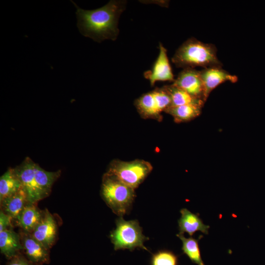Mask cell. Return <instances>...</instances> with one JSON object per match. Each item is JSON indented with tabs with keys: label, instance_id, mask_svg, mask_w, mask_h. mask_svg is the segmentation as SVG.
I'll return each instance as SVG.
<instances>
[{
	"label": "cell",
	"instance_id": "1",
	"mask_svg": "<svg viewBox=\"0 0 265 265\" xmlns=\"http://www.w3.org/2000/svg\"><path fill=\"white\" fill-rule=\"evenodd\" d=\"M71 1L77 9V25L82 35L98 43L117 39L119 33V19L126 9V0H111L102 7L93 10L83 9Z\"/></svg>",
	"mask_w": 265,
	"mask_h": 265
},
{
	"label": "cell",
	"instance_id": "2",
	"mask_svg": "<svg viewBox=\"0 0 265 265\" xmlns=\"http://www.w3.org/2000/svg\"><path fill=\"white\" fill-rule=\"evenodd\" d=\"M172 62L178 68H205L222 67V64L217 56L216 47L204 43L195 38H190L184 42L172 58Z\"/></svg>",
	"mask_w": 265,
	"mask_h": 265
},
{
	"label": "cell",
	"instance_id": "3",
	"mask_svg": "<svg viewBox=\"0 0 265 265\" xmlns=\"http://www.w3.org/2000/svg\"><path fill=\"white\" fill-rule=\"evenodd\" d=\"M101 194L112 211L120 217L130 212L135 197L134 189L106 173L103 178Z\"/></svg>",
	"mask_w": 265,
	"mask_h": 265
},
{
	"label": "cell",
	"instance_id": "4",
	"mask_svg": "<svg viewBox=\"0 0 265 265\" xmlns=\"http://www.w3.org/2000/svg\"><path fill=\"white\" fill-rule=\"evenodd\" d=\"M116 228L110 233V238L115 250L140 248L149 251L144 242L149 238L142 233L137 220L126 221L120 217L116 220Z\"/></svg>",
	"mask_w": 265,
	"mask_h": 265
},
{
	"label": "cell",
	"instance_id": "5",
	"mask_svg": "<svg viewBox=\"0 0 265 265\" xmlns=\"http://www.w3.org/2000/svg\"><path fill=\"white\" fill-rule=\"evenodd\" d=\"M152 168L150 163L142 159L130 161L114 160L106 173L135 189L147 177Z\"/></svg>",
	"mask_w": 265,
	"mask_h": 265
},
{
	"label": "cell",
	"instance_id": "6",
	"mask_svg": "<svg viewBox=\"0 0 265 265\" xmlns=\"http://www.w3.org/2000/svg\"><path fill=\"white\" fill-rule=\"evenodd\" d=\"M140 114L144 118H157L171 106L170 96L164 86L156 88L139 97L135 103Z\"/></svg>",
	"mask_w": 265,
	"mask_h": 265
},
{
	"label": "cell",
	"instance_id": "7",
	"mask_svg": "<svg viewBox=\"0 0 265 265\" xmlns=\"http://www.w3.org/2000/svg\"><path fill=\"white\" fill-rule=\"evenodd\" d=\"M35 164L30 158L27 157L20 165L14 168L22 187L27 194L28 201L31 204H36L44 199L35 181Z\"/></svg>",
	"mask_w": 265,
	"mask_h": 265
},
{
	"label": "cell",
	"instance_id": "8",
	"mask_svg": "<svg viewBox=\"0 0 265 265\" xmlns=\"http://www.w3.org/2000/svg\"><path fill=\"white\" fill-rule=\"evenodd\" d=\"M159 53L152 68L144 73V77L150 81L152 86L157 81L175 80L167 50L161 43H159Z\"/></svg>",
	"mask_w": 265,
	"mask_h": 265
},
{
	"label": "cell",
	"instance_id": "9",
	"mask_svg": "<svg viewBox=\"0 0 265 265\" xmlns=\"http://www.w3.org/2000/svg\"><path fill=\"white\" fill-rule=\"evenodd\" d=\"M173 84L204 102V85L200 71L194 68L184 69L175 79Z\"/></svg>",
	"mask_w": 265,
	"mask_h": 265
},
{
	"label": "cell",
	"instance_id": "10",
	"mask_svg": "<svg viewBox=\"0 0 265 265\" xmlns=\"http://www.w3.org/2000/svg\"><path fill=\"white\" fill-rule=\"evenodd\" d=\"M27 259L34 265L50 263L49 250L36 239L30 233L23 231L19 234Z\"/></svg>",
	"mask_w": 265,
	"mask_h": 265
},
{
	"label": "cell",
	"instance_id": "11",
	"mask_svg": "<svg viewBox=\"0 0 265 265\" xmlns=\"http://www.w3.org/2000/svg\"><path fill=\"white\" fill-rule=\"evenodd\" d=\"M57 226L55 219L47 209L43 211L42 218L30 233L47 249L54 244L57 237Z\"/></svg>",
	"mask_w": 265,
	"mask_h": 265
},
{
	"label": "cell",
	"instance_id": "12",
	"mask_svg": "<svg viewBox=\"0 0 265 265\" xmlns=\"http://www.w3.org/2000/svg\"><path fill=\"white\" fill-rule=\"evenodd\" d=\"M204 85V101L206 102L211 92L226 81L232 83L238 81V77L230 74L222 67H211L200 71Z\"/></svg>",
	"mask_w": 265,
	"mask_h": 265
},
{
	"label": "cell",
	"instance_id": "13",
	"mask_svg": "<svg viewBox=\"0 0 265 265\" xmlns=\"http://www.w3.org/2000/svg\"><path fill=\"white\" fill-rule=\"evenodd\" d=\"M181 217L178 220L179 233H187L192 237L196 232L209 234L210 226L204 223L199 215L194 213L186 208L180 210Z\"/></svg>",
	"mask_w": 265,
	"mask_h": 265
},
{
	"label": "cell",
	"instance_id": "14",
	"mask_svg": "<svg viewBox=\"0 0 265 265\" xmlns=\"http://www.w3.org/2000/svg\"><path fill=\"white\" fill-rule=\"evenodd\" d=\"M0 203L1 211L14 220H16L24 207L30 203L23 187Z\"/></svg>",
	"mask_w": 265,
	"mask_h": 265
},
{
	"label": "cell",
	"instance_id": "15",
	"mask_svg": "<svg viewBox=\"0 0 265 265\" xmlns=\"http://www.w3.org/2000/svg\"><path fill=\"white\" fill-rule=\"evenodd\" d=\"M42 214L43 211L39 210L36 204L29 203L16 219V223L22 231L31 233L40 222Z\"/></svg>",
	"mask_w": 265,
	"mask_h": 265
},
{
	"label": "cell",
	"instance_id": "16",
	"mask_svg": "<svg viewBox=\"0 0 265 265\" xmlns=\"http://www.w3.org/2000/svg\"><path fill=\"white\" fill-rule=\"evenodd\" d=\"M0 249L8 260L20 253L23 250L20 235L11 228L0 232Z\"/></svg>",
	"mask_w": 265,
	"mask_h": 265
},
{
	"label": "cell",
	"instance_id": "17",
	"mask_svg": "<svg viewBox=\"0 0 265 265\" xmlns=\"http://www.w3.org/2000/svg\"><path fill=\"white\" fill-rule=\"evenodd\" d=\"M60 174V170L54 172L47 171L35 163V179L43 198L49 196L53 184L59 177Z\"/></svg>",
	"mask_w": 265,
	"mask_h": 265
},
{
	"label": "cell",
	"instance_id": "18",
	"mask_svg": "<svg viewBox=\"0 0 265 265\" xmlns=\"http://www.w3.org/2000/svg\"><path fill=\"white\" fill-rule=\"evenodd\" d=\"M22 187L14 168H9L0 178V202Z\"/></svg>",
	"mask_w": 265,
	"mask_h": 265
},
{
	"label": "cell",
	"instance_id": "19",
	"mask_svg": "<svg viewBox=\"0 0 265 265\" xmlns=\"http://www.w3.org/2000/svg\"><path fill=\"white\" fill-rule=\"evenodd\" d=\"M177 236L182 240L183 253L187 256L192 263L197 265H205L202 260L199 240L202 238L201 235L196 239L192 237L186 238L184 234L179 233Z\"/></svg>",
	"mask_w": 265,
	"mask_h": 265
},
{
	"label": "cell",
	"instance_id": "20",
	"mask_svg": "<svg viewBox=\"0 0 265 265\" xmlns=\"http://www.w3.org/2000/svg\"><path fill=\"white\" fill-rule=\"evenodd\" d=\"M164 87L171 97V106L185 105H195L203 106L204 105L205 102L202 100L192 96L173 84L164 86Z\"/></svg>",
	"mask_w": 265,
	"mask_h": 265
},
{
	"label": "cell",
	"instance_id": "21",
	"mask_svg": "<svg viewBox=\"0 0 265 265\" xmlns=\"http://www.w3.org/2000/svg\"><path fill=\"white\" fill-rule=\"evenodd\" d=\"M203 106L195 105H185L171 106L165 112L171 115L176 122H181L192 120L198 116Z\"/></svg>",
	"mask_w": 265,
	"mask_h": 265
},
{
	"label": "cell",
	"instance_id": "22",
	"mask_svg": "<svg viewBox=\"0 0 265 265\" xmlns=\"http://www.w3.org/2000/svg\"><path fill=\"white\" fill-rule=\"evenodd\" d=\"M150 265H178V257L170 250H160L152 254Z\"/></svg>",
	"mask_w": 265,
	"mask_h": 265
},
{
	"label": "cell",
	"instance_id": "23",
	"mask_svg": "<svg viewBox=\"0 0 265 265\" xmlns=\"http://www.w3.org/2000/svg\"><path fill=\"white\" fill-rule=\"evenodd\" d=\"M7 265H34L20 253L10 259Z\"/></svg>",
	"mask_w": 265,
	"mask_h": 265
},
{
	"label": "cell",
	"instance_id": "24",
	"mask_svg": "<svg viewBox=\"0 0 265 265\" xmlns=\"http://www.w3.org/2000/svg\"><path fill=\"white\" fill-rule=\"evenodd\" d=\"M12 219L1 210L0 212V232L11 227Z\"/></svg>",
	"mask_w": 265,
	"mask_h": 265
}]
</instances>
